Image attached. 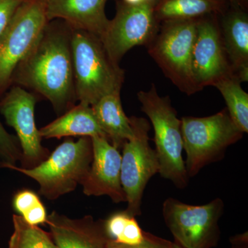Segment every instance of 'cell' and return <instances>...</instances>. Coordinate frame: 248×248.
<instances>
[{
    "label": "cell",
    "instance_id": "1",
    "mask_svg": "<svg viewBox=\"0 0 248 248\" xmlns=\"http://www.w3.org/2000/svg\"><path fill=\"white\" fill-rule=\"evenodd\" d=\"M71 33L66 23L49 22L13 78L12 85L41 94L58 113L74 107L77 100Z\"/></svg>",
    "mask_w": 248,
    "mask_h": 248
},
{
    "label": "cell",
    "instance_id": "2",
    "mask_svg": "<svg viewBox=\"0 0 248 248\" xmlns=\"http://www.w3.org/2000/svg\"><path fill=\"white\" fill-rule=\"evenodd\" d=\"M71 50L77 100L91 107L107 94L120 93L125 72L111 60L99 37L72 29Z\"/></svg>",
    "mask_w": 248,
    "mask_h": 248
},
{
    "label": "cell",
    "instance_id": "3",
    "mask_svg": "<svg viewBox=\"0 0 248 248\" xmlns=\"http://www.w3.org/2000/svg\"><path fill=\"white\" fill-rule=\"evenodd\" d=\"M93 161L91 138L81 137L78 141L66 140L40 164L31 168L13 166L9 169L34 179L40 186V193L55 200L81 185Z\"/></svg>",
    "mask_w": 248,
    "mask_h": 248
},
{
    "label": "cell",
    "instance_id": "4",
    "mask_svg": "<svg viewBox=\"0 0 248 248\" xmlns=\"http://www.w3.org/2000/svg\"><path fill=\"white\" fill-rule=\"evenodd\" d=\"M138 97L141 110L149 117L154 128L160 174L177 188H185L189 177L182 157V122L175 109L169 96L161 97L153 84L148 91H140Z\"/></svg>",
    "mask_w": 248,
    "mask_h": 248
},
{
    "label": "cell",
    "instance_id": "5",
    "mask_svg": "<svg viewBox=\"0 0 248 248\" xmlns=\"http://www.w3.org/2000/svg\"><path fill=\"white\" fill-rule=\"evenodd\" d=\"M181 122L189 177L197 175L204 166L218 159L228 147L239 141L244 135L226 108L209 117H184Z\"/></svg>",
    "mask_w": 248,
    "mask_h": 248
},
{
    "label": "cell",
    "instance_id": "6",
    "mask_svg": "<svg viewBox=\"0 0 248 248\" xmlns=\"http://www.w3.org/2000/svg\"><path fill=\"white\" fill-rule=\"evenodd\" d=\"M197 20L161 22L157 33L146 46L150 56L157 63L166 78L187 95L199 91L191 70Z\"/></svg>",
    "mask_w": 248,
    "mask_h": 248
},
{
    "label": "cell",
    "instance_id": "7",
    "mask_svg": "<svg viewBox=\"0 0 248 248\" xmlns=\"http://www.w3.org/2000/svg\"><path fill=\"white\" fill-rule=\"evenodd\" d=\"M43 0H24L0 37V99L48 23Z\"/></svg>",
    "mask_w": 248,
    "mask_h": 248
},
{
    "label": "cell",
    "instance_id": "8",
    "mask_svg": "<svg viewBox=\"0 0 248 248\" xmlns=\"http://www.w3.org/2000/svg\"><path fill=\"white\" fill-rule=\"evenodd\" d=\"M129 119L134 135L122 147L121 183L128 203L125 211L136 217L141 215L142 198L147 184L159 172L160 166L156 151L150 146L149 122L135 116Z\"/></svg>",
    "mask_w": 248,
    "mask_h": 248
},
{
    "label": "cell",
    "instance_id": "9",
    "mask_svg": "<svg viewBox=\"0 0 248 248\" xmlns=\"http://www.w3.org/2000/svg\"><path fill=\"white\" fill-rule=\"evenodd\" d=\"M224 203L217 198L203 205L182 203L168 198L163 203V217L168 228L184 248H212L220 236L218 221Z\"/></svg>",
    "mask_w": 248,
    "mask_h": 248
},
{
    "label": "cell",
    "instance_id": "10",
    "mask_svg": "<svg viewBox=\"0 0 248 248\" xmlns=\"http://www.w3.org/2000/svg\"><path fill=\"white\" fill-rule=\"evenodd\" d=\"M158 0L129 4L117 2L115 17L101 37L111 60L117 64L125 54L138 46H147L157 33L160 23L155 16Z\"/></svg>",
    "mask_w": 248,
    "mask_h": 248
},
{
    "label": "cell",
    "instance_id": "11",
    "mask_svg": "<svg viewBox=\"0 0 248 248\" xmlns=\"http://www.w3.org/2000/svg\"><path fill=\"white\" fill-rule=\"evenodd\" d=\"M35 104V95L17 85L11 86L0 99V112L17 133L22 153L21 161L26 169L35 167L49 156L36 126Z\"/></svg>",
    "mask_w": 248,
    "mask_h": 248
},
{
    "label": "cell",
    "instance_id": "12",
    "mask_svg": "<svg viewBox=\"0 0 248 248\" xmlns=\"http://www.w3.org/2000/svg\"><path fill=\"white\" fill-rule=\"evenodd\" d=\"M191 70L199 91L205 86H214L222 79L234 76L222 40L218 15L197 20Z\"/></svg>",
    "mask_w": 248,
    "mask_h": 248
},
{
    "label": "cell",
    "instance_id": "13",
    "mask_svg": "<svg viewBox=\"0 0 248 248\" xmlns=\"http://www.w3.org/2000/svg\"><path fill=\"white\" fill-rule=\"evenodd\" d=\"M91 138L93 161L87 176L81 184L87 196L107 195L116 203L126 202L121 183L122 155L107 138Z\"/></svg>",
    "mask_w": 248,
    "mask_h": 248
},
{
    "label": "cell",
    "instance_id": "14",
    "mask_svg": "<svg viewBox=\"0 0 248 248\" xmlns=\"http://www.w3.org/2000/svg\"><path fill=\"white\" fill-rule=\"evenodd\" d=\"M108 0H43L48 22L62 20L73 30L86 31L101 38L110 19L105 13Z\"/></svg>",
    "mask_w": 248,
    "mask_h": 248
},
{
    "label": "cell",
    "instance_id": "15",
    "mask_svg": "<svg viewBox=\"0 0 248 248\" xmlns=\"http://www.w3.org/2000/svg\"><path fill=\"white\" fill-rule=\"evenodd\" d=\"M46 223L57 248H106L108 241L104 221H94L91 215L71 218L54 211Z\"/></svg>",
    "mask_w": 248,
    "mask_h": 248
},
{
    "label": "cell",
    "instance_id": "16",
    "mask_svg": "<svg viewBox=\"0 0 248 248\" xmlns=\"http://www.w3.org/2000/svg\"><path fill=\"white\" fill-rule=\"evenodd\" d=\"M220 31L234 76L248 81V14L247 10L230 4L218 16Z\"/></svg>",
    "mask_w": 248,
    "mask_h": 248
},
{
    "label": "cell",
    "instance_id": "17",
    "mask_svg": "<svg viewBox=\"0 0 248 248\" xmlns=\"http://www.w3.org/2000/svg\"><path fill=\"white\" fill-rule=\"evenodd\" d=\"M45 139H60L67 137L99 136L107 138L102 131L91 106L79 103L63 115L39 130ZM108 140V139H107Z\"/></svg>",
    "mask_w": 248,
    "mask_h": 248
},
{
    "label": "cell",
    "instance_id": "18",
    "mask_svg": "<svg viewBox=\"0 0 248 248\" xmlns=\"http://www.w3.org/2000/svg\"><path fill=\"white\" fill-rule=\"evenodd\" d=\"M99 126L109 142L117 149L133 138L130 119L121 102L120 93L107 94L91 106Z\"/></svg>",
    "mask_w": 248,
    "mask_h": 248
},
{
    "label": "cell",
    "instance_id": "19",
    "mask_svg": "<svg viewBox=\"0 0 248 248\" xmlns=\"http://www.w3.org/2000/svg\"><path fill=\"white\" fill-rule=\"evenodd\" d=\"M226 0H158L155 12L160 23L219 16L229 6Z\"/></svg>",
    "mask_w": 248,
    "mask_h": 248
},
{
    "label": "cell",
    "instance_id": "20",
    "mask_svg": "<svg viewBox=\"0 0 248 248\" xmlns=\"http://www.w3.org/2000/svg\"><path fill=\"white\" fill-rule=\"evenodd\" d=\"M235 76L222 79L214 85L221 93L230 117L244 133L248 132V94Z\"/></svg>",
    "mask_w": 248,
    "mask_h": 248
},
{
    "label": "cell",
    "instance_id": "21",
    "mask_svg": "<svg viewBox=\"0 0 248 248\" xmlns=\"http://www.w3.org/2000/svg\"><path fill=\"white\" fill-rule=\"evenodd\" d=\"M104 230L108 239L119 244L137 245L141 244L145 237L135 216L125 210L111 215L104 221Z\"/></svg>",
    "mask_w": 248,
    "mask_h": 248
},
{
    "label": "cell",
    "instance_id": "22",
    "mask_svg": "<svg viewBox=\"0 0 248 248\" xmlns=\"http://www.w3.org/2000/svg\"><path fill=\"white\" fill-rule=\"evenodd\" d=\"M14 233L9 248H57L51 235L37 226L28 223L20 215L13 216Z\"/></svg>",
    "mask_w": 248,
    "mask_h": 248
},
{
    "label": "cell",
    "instance_id": "23",
    "mask_svg": "<svg viewBox=\"0 0 248 248\" xmlns=\"http://www.w3.org/2000/svg\"><path fill=\"white\" fill-rule=\"evenodd\" d=\"M22 153L14 136L8 133L0 122V166L10 169L22 161Z\"/></svg>",
    "mask_w": 248,
    "mask_h": 248
},
{
    "label": "cell",
    "instance_id": "24",
    "mask_svg": "<svg viewBox=\"0 0 248 248\" xmlns=\"http://www.w3.org/2000/svg\"><path fill=\"white\" fill-rule=\"evenodd\" d=\"M41 202L40 197L35 192L29 190H24L19 191L15 195L13 200V206L18 215L23 216Z\"/></svg>",
    "mask_w": 248,
    "mask_h": 248
},
{
    "label": "cell",
    "instance_id": "25",
    "mask_svg": "<svg viewBox=\"0 0 248 248\" xmlns=\"http://www.w3.org/2000/svg\"><path fill=\"white\" fill-rule=\"evenodd\" d=\"M173 243L157 237L145 232V237L141 244L125 245L108 240L106 248H172Z\"/></svg>",
    "mask_w": 248,
    "mask_h": 248
},
{
    "label": "cell",
    "instance_id": "26",
    "mask_svg": "<svg viewBox=\"0 0 248 248\" xmlns=\"http://www.w3.org/2000/svg\"><path fill=\"white\" fill-rule=\"evenodd\" d=\"M24 0H0V37Z\"/></svg>",
    "mask_w": 248,
    "mask_h": 248
},
{
    "label": "cell",
    "instance_id": "27",
    "mask_svg": "<svg viewBox=\"0 0 248 248\" xmlns=\"http://www.w3.org/2000/svg\"><path fill=\"white\" fill-rule=\"evenodd\" d=\"M21 217L29 224L37 226L39 224L46 223L48 216H47L45 205H43L42 202H41Z\"/></svg>",
    "mask_w": 248,
    "mask_h": 248
},
{
    "label": "cell",
    "instance_id": "28",
    "mask_svg": "<svg viewBox=\"0 0 248 248\" xmlns=\"http://www.w3.org/2000/svg\"><path fill=\"white\" fill-rule=\"evenodd\" d=\"M232 248H248V232L232 238Z\"/></svg>",
    "mask_w": 248,
    "mask_h": 248
},
{
    "label": "cell",
    "instance_id": "29",
    "mask_svg": "<svg viewBox=\"0 0 248 248\" xmlns=\"http://www.w3.org/2000/svg\"><path fill=\"white\" fill-rule=\"evenodd\" d=\"M122 1L126 3V4H137L143 2V1H148V0H122Z\"/></svg>",
    "mask_w": 248,
    "mask_h": 248
},
{
    "label": "cell",
    "instance_id": "30",
    "mask_svg": "<svg viewBox=\"0 0 248 248\" xmlns=\"http://www.w3.org/2000/svg\"><path fill=\"white\" fill-rule=\"evenodd\" d=\"M239 4L243 9L248 10V0H239Z\"/></svg>",
    "mask_w": 248,
    "mask_h": 248
},
{
    "label": "cell",
    "instance_id": "31",
    "mask_svg": "<svg viewBox=\"0 0 248 248\" xmlns=\"http://www.w3.org/2000/svg\"><path fill=\"white\" fill-rule=\"evenodd\" d=\"M226 1H228V2H229L230 4L238 5V6H239V0H226Z\"/></svg>",
    "mask_w": 248,
    "mask_h": 248
},
{
    "label": "cell",
    "instance_id": "32",
    "mask_svg": "<svg viewBox=\"0 0 248 248\" xmlns=\"http://www.w3.org/2000/svg\"><path fill=\"white\" fill-rule=\"evenodd\" d=\"M172 248H184L180 245L177 244V243H173Z\"/></svg>",
    "mask_w": 248,
    "mask_h": 248
}]
</instances>
